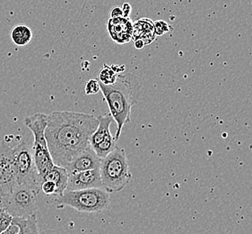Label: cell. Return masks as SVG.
Wrapping results in <instances>:
<instances>
[{"mask_svg":"<svg viewBox=\"0 0 252 234\" xmlns=\"http://www.w3.org/2000/svg\"><path fill=\"white\" fill-rule=\"evenodd\" d=\"M101 90L99 81L97 79H89L88 82L86 83V87H85V92L86 95L91 96V95H95L98 92Z\"/></svg>","mask_w":252,"mask_h":234,"instance_id":"cell-21","label":"cell"},{"mask_svg":"<svg viewBox=\"0 0 252 234\" xmlns=\"http://www.w3.org/2000/svg\"><path fill=\"white\" fill-rule=\"evenodd\" d=\"M107 29L111 39L119 44H124L132 39L133 23L129 17L110 18Z\"/></svg>","mask_w":252,"mask_h":234,"instance_id":"cell-11","label":"cell"},{"mask_svg":"<svg viewBox=\"0 0 252 234\" xmlns=\"http://www.w3.org/2000/svg\"><path fill=\"white\" fill-rule=\"evenodd\" d=\"M156 36L153 21L143 18L133 24L132 39L134 41L136 39H141L146 45L151 43L156 39Z\"/></svg>","mask_w":252,"mask_h":234,"instance_id":"cell-13","label":"cell"},{"mask_svg":"<svg viewBox=\"0 0 252 234\" xmlns=\"http://www.w3.org/2000/svg\"><path fill=\"white\" fill-rule=\"evenodd\" d=\"M99 124L90 137L93 151L100 158H103L115 150L116 140L111 135V125L114 121L111 115L98 117Z\"/></svg>","mask_w":252,"mask_h":234,"instance_id":"cell-9","label":"cell"},{"mask_svg":"<svg viewBox=\"0 0 252 234\" xmlns=\"http://www.w3.org/2000/svg\"><path fill=\"white\" fill-rule=\"evenodd\" d=\"M89 189H103L100 168L68 174L66 190Z\"/></svg>","mask_w":252,"mask_h":234,"instance_id":"cell-10","label":"cell"},{"mask_svg":"<svg viewBox=\"0 0 252 234\" xmlns=\"http://www.w3.org/2000/svg\"><path fill=\"white\" fill-rule=\"evenodd\" d=\"M13 218L14 217L7 213L5 209L0 207V234L10 226Z\"/></svg>","mask_w":252,"mask_h":234,"instance_id":"cell-18","label":"cell"},{"mask_svg":"<svg viewBox=\"0 0 252 234\" xmlns=\"http://www.w3.org/2000/svg\"><path fill=\"white\" fill-rule=\"evenodd\" d=\"M99 85L110 115L117 123L114 137L117 142L120 140L125 124L131 122V108L138 101L141 87L136 77L131 73H119L113 84L103 85L99 82Z\"/></svg>","mask_w":252,"mask_h":234,"instance_id":"cell-2","label":"cell"},{"mask_svg":"<svg viewBox=\"0 0 252 234\" xmlns=\"http://www.w3.org/2000/svg\"><path fill=\"white\" fill-rule=\"evenodd\" d=\"M13 147L6 137L0 144V207L2 208L6 199L17 185L13 164Z\"/></svg>","mask_w":252,"mask_h":234,"instance_id":"cell-8","label":"cell"},{"mask_svg":"<svg viewBox=\"0 0 252 234\" xmlns=\"http://www.w3.org/2000/svg\"><path fill=\"white\" fill-rule=\"evenodd\" d=\"M40 190L47 195H57L56 184L51 180H43L40 185Z\"/></svg>","mask_w":252,"mask_h":234,"instance_id":"cell-20","label":"cell"},{"mask_svg":"<svg viewBox=\"0 0 252 234\" xmlns=\"http://www.w3.org/2000/svg\"><path fill=\"white\" fill-rule=\"evenodd\" d=\"M98 124V117L89 114L54 111L48 115L45 137L54 164L66 168L91 147L90 137Z\"/></svg>","mask_w":252,"mask_h":234,"instance_id":"cell-1","label":"cell"},{"mask_svg":"<svg viewBox=\"0 0 252 234\" xmlns=\"http://www.w3.org/2000/svg\"><path fill=\"white\" fill-rule=\"evenodd\" d=\"M101 159L90 147L86 152L81 153L74 159H72L71 162L67 165L66 170L68 174H71L100 168Z\"/></svg>","mask_w":252,"mask_h":234,"instance_id":"cell-12","label":"cell"},{"mask_svg":"<svg viewBox=\"0 0 252 234\" xmlns=\"http://www.w3.org/2000/svg\"><path fill=\"white\" fill-rule=\"evenodd\" d=\"M134 43H135V47H136L137 50H141L146 45L144 41L141 40V39H136V40L134 41Z\"/></svg>","mask_w":252,"mask_h":234,"instance_id":"cell-25","label":"cell"},{"mask_svg":"<svg viewBox=\"0 0 252 234\" xmlns=\"http://www.w3.org/2000/svg\"><path fill=\"white\" fill-rule=\"evenodd\" d=\"M48 115L38 113L33 116L26 117L25 122L33 135L32 154L38 174L41 178L48 173L55 165L51 157L45 137Z\"/></svg>","mask_w":252,"mask_h":234,"instance_id":"cell-5","label":"cell"},{"mask_svg":"<svg viewBox=\"0 0 252 234\" xmlns=\"http://www.w3.org/2000/svg\"><path fill=\"white\" fill-rule=\"evenodd\" d=\"M38 194L27 185L17 184L2 208L13 217L28 218L37 213L36 196Z\"/></svg>","mask_w":252,"mask_h":234,"instance_id":"cell-7","label":"cell"},{"mask_svg":"<svg viewBox=\"0 0 252 234\" xmlns=\"http://www.w3.org/2000/svg\"><path fill=\"white\" fill-rule=\"evenodd\" d=\"M117 76L118 73L111 66L104 64L99 74L98 81L101 82L103 85H111L116 81Z\"/></svg>","mask_w":252,"mask_h":234,"instance_id":"cell-17","label":"cell"},{"mask_svg":"<svg viewBox=\"0 0 252 234\" xmlns=\"http://www.w3.org/2000/svg\"><path fill=\"white\" fill-rule=\"evenodd\" d=\"M59 207L69 206L81 213H101L111 202L110 193L103 189L66 190L55 200Z\"/></svg>","mask_w":252,"mask_h":234,"instance_id":"cell-4","label":"cell"},{"mask_svg":"<svg viewBox=\"0 0 252 234\" xmlns=\"http://www.w3.org/2000/svg\"><path fill=\"white\" fill-rule=\"evenodd\" d=\"M43 180H51L56 184L57 187V195L58 196L62 195L66 190L67 180H68V172L66 168L54 165L53 168L46 174L42 178Z\"/></svg>","mask_w":252,"mask_h":234,"instance_id":"cell-14","label":"cell"},{"mask_svg":"<svg viewBox=\"0 0 252 234\" xmlns=\"http://www.w3.org/2000/svg\"><path fill=\"white\" fill-rule=\"evenodd\" d=\"M154 28L157 36H163L164 34L171 30V26H169L166 22L162 20L156 21L154 23Z\"/></svg>","mask_w":252,"mask_h":234,"instance_id":"cell-19","label":"cell"},{"mask_svg":"<svg viewBox=\"0 0 252 234\" xmlns=\"http://www.w3.org/2000/svg\"><path fill=\"white\" fill-rule=\"evenodd\" d=\"M122 11H123V17H128L130 13H131L132 7L131 5H129L128 3H124L122 5Z\"/></svg>","mask_w":252,"mask_h":234,"instance_id":"cell-24","label":"cell"},{"mask_svg":"<svg viewBox=\"0 0 252 234\" xmlns=\"http://www.w3.org/2000/svg\"><path fill=\"white\" fill-rule=\"evenodd\" d=\"M32 32L29 26L18 25L11 30V39L16 45L26 46L32 40Z\"/></svg>","mask_w":252,"mask_h":234,"instance_id":"cell-15","label":"cell"},{"mask_svg":"<svg viewBox=\"0 0 252 234\" xmlns=\"http://www.w3.org/2000/svg\"><path fill=\"white\" fill-rule=\"evenodd\" d=\"M12 224H16L19 227V232L16 234H40L36 215L28 218L14 217Z\"/></svg>","mask_w":252,"mask_h":234,"instance_id":"cell-16","label":"cell"},{"mask_svg":"<svg viewBox=\"0 0 252 234\" xmlns=\"http://www.w3.org/2000/svg\"><path fill=\"white\" fill-rule=\"evenodd\" d=\"M100 173L103 189L108 193L120 192L131 182L132 174L123 148L116 147L101 158Z\"/></svg>","mask_w":252,"mask_h":234,"instance_id":"cell-3","label":"cell"},{"mask_svg":"<svg viewBox=\"0 0 252 234\" xmlns=\"http://www.w3.org/2000/svg\"><path fill=\"white\" fill-rule=\"evenodd\" d=\"M111 17L110 18H117V17H123V11L120 6H114L111 8V13H110Z\"/></svg>","mask_w":252,"mask_h":234,"instance_id":"cell-22","label":"cell"},{"mask_svg":"<svg viewBox=\"0 0 252 234\" xmlns=\"http://www.w3.org/2000/svg\"><path fill=\"white\" fill-rule=\"evenodd\" d=\"M13 164L17 184L27 185L36 193H40L41 178L36 168L32 145H31L29 141H23L14 145Z\"/></svg>","mask_w":252,"mask_h":234,"instance_id":"cell-6","label":"cell"},{"mask_svg":"<svg viewBox=\"0 0 252 234\" xmlns=\"http://www.w3.org/2000/svg\"><path fill=\"white\" fill-rule=\"evenodd\" d=\"M18 232H19V227L16 224H12L1 234H16Z\"/></svg>","mask_w":252,"mask_h":234,"instance_id":"cell-23","label":"cell"}]
</instances>
